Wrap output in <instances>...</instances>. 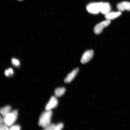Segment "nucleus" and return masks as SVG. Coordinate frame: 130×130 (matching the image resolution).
<instances>
[{
    "label": "nucleus",
    "mask_w": 130,
    "mask_h": 130,
    "mask_svg": "<svg viewBox=\"0 0 130 130\" xmlns=\"http://www.w3.org/2000/svg\"><path fill=\"white\" fill-rule=\"evenodd\" d=\"M53 112L51 110H46L42 113L39 119V126L44 129L51 124Z\"/></svg>",
    "instance_id": "obj_1"
},
{
    "label": "nucleus",
    "mask_w": 130,
    "mask_h": 130,
    "mask_svg": "<svg viewBox=\"0 0 130 130\" xmlns=\"http://www.w3.org/2000/svg\"><path fill=\"white\" fill-rule=\"evenodd\" d=\"M18 112L17 110L11 111L4 118H1V124H5L7 126H11L17 120Z\"/></svg>",
    "instance_id": "obj_2"
},
{
    "label": "nucleus",
    "mask_w": 130,
    "mask_h": 130,
    "mask_svg": "<svg viewBox=\"0 0 130 130\" xmlns=\"http://www.w3.org/2000/svg\"><path fill=\"white\" fill-rule=\"evenodd\" d=\"M102 3H92L89 4L87 7V11L91 13L98 14L100 12L101 6Z\"/></svg>",
    "instance_id": "obj_3"
},
{
    "label": "nucleus",
    "mask_w": 130,
    "mask_h": 130,
    "mask_svg": "<svg viewBox=\"0 0 130 130\" xmlns=\"http://www.w3.org/2000/svg\"><path fill=\"white\" fill-rule=\"evenodd\" d=\"M110 23V20H107L98 24L94 27V32L97 35L100 34L102 32L104 28L108 26Z\"/></svg>",
    "instance_id": "obj_4"
},
{
    "label": "nucleus",
    "mask_w": 130,
    "mask_h": 130,
    "mask_svg": "<svg viewBox=\"0 0 130 130\" xmlns=\"http://www.w3.org/2000/svg\"><path fill=\"white\" fill-rule=\"evenodd\" d=\"M94 55L93 50H91L86 51L83 55L81 59V62L84 64L90 60L93 57Z\"/></svg>",
    "instance_id": "obj_5"
},
{
    "label": "nucleus",
    "mask_w": 130,
    "mask_h": 130,
    "mask_svg": "<svg viewBox=\"0 0 130 130\" xmlns=\"http://www.w3.org/2000/svg\"><path fill=\"white\" fill-rule=\"evenodd\" d=\"M58 102L56 97L52 96L45 107V110H51L52 109L56 107L58 105Z\"/></svg>",
    "instance_id": "obj_6"
},
{
    "label": "nucleus",
    "mask_w": 130,
    "mask_h": 130,
    "mask_svg": "<svg viewBox=\"0 0 130 130\" xmlns=\"http://www.w3.org/2000/svg\"><path fill=\"white\" fill-rule=\"evenodd\" d=\"M79 71L78 68L74 69L70 73L65 79L64 81L66 83H70L75 77Z\"/></svg>",
    "instance_id": "obj_7"
},
{
    "label": "nucleus",
    "mask_w": 130,
    "mask_h": 130,
    "mask_svg": "<svg viewBox=\"0 0 130 130\" xmlns=\"http://www.w3.org/2000/svg\"><path fill=\"white\" fill-rule=\"evenodd\" d=\"M117 8L120 11H130V3L125 1L119 3L117 6Z\"/></svg>",
    "instance_id": "obj_8"
},
{
    "label": "nucleus",
    "mask_w": 130,
    "mask_h": 130,
    "mask_svg": "<svg viewBox=\"0 0 130 130\" xmlns=\"http://www.w3.org/2000/svg\"><path fill=\"white\" fill-rule=\"evenodd\" d=\"M111 7L108 3H102L100 8V12L103 14H105L110 12Z\"/></svg>",
    "instance_id": "obj_9"
},
{
    "label": "nucleus",
    "mask_w": 130,
    "mask_h": 130,
    "mask_svg": "<svg viewBox=\"0 0 130 130\" xmlns=\"http://www.w3.org/2000/svg\"><path fill=\"white\" fill-rule=\"evenodd\" d=\"M121 14V12H109L105 15V18L107 20H110L115 19L119 17Z\"/></svg>",
    "instance_id": "obj_10"
},
{
    "label": "nucleus",
    "mask_w": 130,
    "mask_h": 130,
    "mask_svg": "<svg viewBox=\"0 0 130 130\" xmlns=\"http://www.w3.org/2000/svg\"><path fill=\"white\" fill-rule=\"evenodd\" d=\"M11 109L12 108H11L10 106H6L1 108L0 110V112H1V115H3V117H4L10 112Z\"/></svg>",
    "instance_id": "obj_11"
},
{
    "label": "nucleus",
    "mask_w": 130,
    "mask_h": 130,
    "mask_svg": "<svg viewBox=\"0 0 130 130\" xmlns=\"http://www.w3.org/2000/svg\"><path fill=\"white\" fill-rule=\"evenodd\" d=\"M66 91V89L64 87L58 88L55 90V95L56 97L61 96L64 95Z\"/></svg>",
    "instance_id": "obj_12"
},
{
    "label": "nucleus",
    "mask_w": 130,
    "mask_h": 130,
    "mask_svg": "<svg viewBox=\"0 0 130 130\" xmlns=\"http://www.w3.org/2000/svg\"><path fill=\"white\" fill-rule=\"evenodd\" d=\"M56 128V125L54 124H50L44 129L46 130H55Z\"/></svg>",
    "instance_id": "obj_13"
},
{
    "label": "nucleus",
    "mask_w": 130,
    "mask_h": 130,
    "mask_svg": "<svg viewBox=\"0 0 130 130\" xmlns=\"http://www.w3.org/2000/svg\"><path fill=\"white\" fill-rule=\"evenodd\" d=\"M12 61L13 64H14V66H17L20 65V62L19 61L15 58H13Z\"/></svg>",
    "instance_id": "obj_14"
},
{
    "label": "nucleus",
    "mask_w": 130,
    "mask_h": 130,
    "mask_svg": "<svg viewBox=\"0 0 130 130\" xmlns=\"http://www.w3.org/2000/svg\"><path fill=\"white\" fill-rule=\"evenodd\" d=\"M64 127V125L62 123H58L56 125V129L55 130H60L62 129Z\"/></svg>",
    "instance_id": "obj_15"
},
{
    "label": "nucleus",
    "mask_w": 130,
    "mask_h": 130,
    "mask_svg": "<svg viewBox=\"0 0 130 130\" xmlns=\"http://www.w3.org/2000/svg\"><path fill=\"white\" fill-rule=\"evenodd\" d=\"M21 127L19 125H14L11 126L9 128V130H19L21 129Z\"/></svg>",
    "instance_id": "obj_16"
},
{
    "label": "nucleus",
    "mask_w": 130,
    "mask_h": 130,
    "mask_svg": "<svg viewBox=\"0 0 130 130\" xmlns=\"http://www.w3.org/2000/svg\"><path fill=\"white\" fill-rule=\"evenodd\" d=\"M0 130H9V128H8L7 126L5 124L1 125L0 126Z\"/></svg>",
    "instance_id": "obj_17"
},
{
    "label": "nucleus",
    "mask_w": 130,
    "mask_h": 130,
    "mask_svg": "<svg viewBox=\"0 0 130 130\" xmlns=\"http://www.w3.org/2000/svg\"><path fill=\"white\" fill-rule=\"evenodd\" d=\"M10 74H11L8 70H6L5 71V75L6 76H8L10 75Z\"/></svg>",
    "instance_id": "obj_18"
},
{
    "label": "nucleus",
    "mask_w": 130,
    "mask_h": 130,
    "mask_svg": "<svg viewBox=\"0 0 130 130\" xmlns=\"http://www.w3.org/2000/svg\"><path fill=\"white\" fill-rule=\"evenodd\" d=\"M8 70L11 74H13V71L12 69H11V68H10V69Z\"/></svg>",
    "instance_id": "obj_19"
},
{
    "label": "nucleus",
    "mask_w": 130,
    "mask_h": 130,
    "mask_svg": "<svg viewBox=\"0 0 130 130\" xmlns=\"http://www.w3.org/2000/svg\"><path fill=\"white\" fill-rule=\"evenodd\" d=\"M18 1H23V0H18Z\"/></svg>",
    "instance_id": "obj_20"
}]
</instances>
